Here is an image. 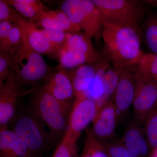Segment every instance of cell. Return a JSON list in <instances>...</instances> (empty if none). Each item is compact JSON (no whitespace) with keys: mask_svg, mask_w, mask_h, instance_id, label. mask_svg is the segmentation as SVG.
<instances>
[{"mask_svg":"<svg viewBox=\"0 0 157 157\" xmlns=\"http://www.w3.org/2000/svg\"><path fill=\"white\" fill-rule=\"evenodd\" d=\"M102 20L105 59L120 70L137 66L144 55L140 48V31Z\"/></svg>","mask_w":157,"mask_h":157,"instance_id":"1","label":"cell"},{"mask_svg":"<svg viewBox=\"0 0 157 157\" xmlns=\"http://www.w3.org/2000/svg\"><path fill=\"white\" fill-rule=\"evenodd\" d=\"M31 98V109L56 140L60 142L67 131L71 109L52 96L44 86H34Z\"/></svg>","mask_w":157,"mask_h":157,"instance_id":"2","label":"cell"},{"mask_svg":"<svg viewBox=\"0 0 157 157\" xmlns=\"http://www.w3.org/2000/svg\"><path fill=\"white\" fill-rule=\"evenodd\" d=\"M9 126L33 157H40L49 147L57 143L31 108L27 110L18 108Z\"/></svg>","mask_w":157,"mask_h":157,"instance_id":"3","label":"cell"},{"mask_svg":"<svg viewBox=\"0 0 157 157\" xmlns=\"http://www.w3.org/2000/svg\"><path fill=\"white\" fill-rule=\"evenodd\" d=\"M11 56L12 70L25 87L37 86L40 82L46 81L54 72L55 68L47 64L42 55L30 46L22 33L21 43Z\"/></svg>","mask_w":157,"mask_h":157,"instance_id":"4","label":"cell"},{"mask_svg":"<svg viewBox=\"0 0 157 157\" xmlns=\"http://www.w3.org/2000/svg\"><path fill=\"white\" fill-rule=\"evenodd\" d=\"M102 19L118 25L141 31L145 13V3L135 0H92Z\"/></svg>","mask_w":157,"mask_h":157,"instance_id":"5","label":"cell"},{"mask_svg":"<svg viewBox=\"0 0 157 157\" xmlns=\"http://www.w3.org/2000/svg\"><path fill=\"white\" fill-rule=\"evenodd\" d=\"M60 9L83 33L97 41L102 37L103 22L100 11L92 0H65Z\"/></svg>","mask_w":157,"mask_h":157,"instance_id":"6","label":"cell"},{"mask_svg":"<svg viewBox=\"0 0 157 157\" xmlns=\"http://www.w3.org/2000/svg\"><path fill=\"white\" fill-rule=\"evenodd\" d=\"M34 88L33 86L25 90V86L13 71L6 81L0 84V128L9 127L18 109L19 98L32 93Z\"/></svg>","mask_w":157,"mask_h":157,"instance_id":"7","label":"cell"},{"mask_svg":"<svg viewBox=\"0 0 157 157\" xmlns=\"http://www.w3.org/2000/svg\"><path fill=\"white\" fill-rule=\"evenodd\" d=\"M157 104V80L144 76L136 69L132 106L137 121L144 123L149 113Z\"/></svg>","mask_w":157,"mask_h":157,"instance_id":"8","label":"cell"},{"mask_svg":"<svg viewBox=\"0 0 157 157\" xmlns=\"http://www.w3.org/2000/svg\"><path fill=\"white\" fill-rule=\"evenodd\" d=\"M10 19L19 27L29 45L40 54L56 58L60 48L52 44L42 33L32 20L26 19L11 6Z\"/></svg>","mask_w":157,"mask_h":157,"instance_id":"9","label":"cell"},{"mask_svg":"<svg viewBox=\"0 0 157 157\" xmlns=\"http://www.w3.org/2000/svg\"><path fill=\"white\" fill-rule=\"evenodd\" d=\"M97 112L98 107L94 101L83 97L75 98L66 133L78 140L82 132L92 123Z\"/></svg>","mask_w":157,"mask_h":157,"instance_id":"10","label":"cell"},{"mask_svg":"<svg viewBox=\"0 0 157 157\" xmlns=\"http://www.w3.org/2000/svg\"><path fill=\"white\" fill-rule=\"evenodd\" d=\"M59 68V70L50 75L43 86L58 101L72 109L75 100L73 82L66 70Z\"/></svg>","mask_w":157,"mask_h":157,"instance_id":"11","label":"cell"},{"mask_svg":"<svg viewBox=\"0 0 157 157\" xmlns=\"http://www.w3.org/2000/svg\"><path fill=\"white\" fill-rule=\"evenodd\" d=\"M136 72V66H132L124 68L121 72L117 87L111 99L118 116L124 114L133 104Z\"/></svg>","mask_w":157,"mask_h":157,"instance_id":"12","label":"cell"},{"mask_svg":"<svg viewBox=\"0 0 157 157\" xmlns=\"http://www.w3.org/2000/svg\"><path fill=\"white\" fill-rule=\"evenodd\" d=\"M118 114L112 100L107 102L97 113L93 120V132L101 144L114 139Z\"/></svg>","mask_w":157,"mask_h":157,"instance_id":"13","label":"cell"},{"mask_svg":"<svg viewBox=\"0 0 157 157\" xmlns=\"http://www.w3.org/2000/svg\"><path fill=\"white\" fill-rule=\"evenodd\" d=\"M33 21L36 26H40L46 29L59 30L70 33L81 32L80 29L61 9L45 11Z\"/></svg>","mask_w":157,"mask_h":157,"instance_id":"14","label":"cell"},{"mask_svg":"<svg viewBox=\"0 0 157 157\" xmlns=\"http://www.w3.org/2000/svg\"><path fill=\"white\" fill-rule=\"evenodd\" d=\"M0 157H33L9 127L0 128Z\"/></svg>","mask_w":157,"mask_h":157,"instance_id":"15","label":"cell"},{"mask_svg":"<svg viewBox=\"0 0 157 157\" xmlns=\"http://www.w3.org/2000/svg\"><path fill=\"white\" fill-rule=\"evenodd\" d=\"M138 122H133L128 126L121 140L134 156L144 157L150 146Z\"/></svg>","mask_w":157,"mask_h":157,"instance_id":"16","label":"cell"},{"mask_svg":"<svg viewBox=\"0 0 157 157\" xmlns=\"http://www.w3.org/2000/svg\"><path fill=\"white\" fill-rule=\"evenodd\" d=\"M97 63L80 66L71 71H67L73 82L75 98L85 95L95 77Z\"/></svg>","mask_w":157,"mask_h":157,"instance_id":"17","label":"cell"},{"mask_svg":"<svg viewBox=\"0 0 157 157\" xmlns=\"http://www.w3.org/2000/svg\"><path fill=\"white\" fill-rule=\"evenodd\" d=\"M91 37L84 33H68L67 39L61 48L84 54L89 56L106 61L103 55L96 51L92 42Z\"/></svg>","mask_w":157,"mask_h":157,"instance_id":"18","label":"cell"},{"mask_svg":"<svg viewBox=\"0 0 157 157\" xmlns=\"http://www.w3.org/2000/svg\"><path fill=\"white\" fill-rule=\"evenodd\" d=\"M97 73L94 81L89 89L83 97L91 99L95 102L98 112L106 104L104 101V76L110 66L109 62L107 61L97 63Z\"/></svg>","mask_w":157,"mask_h":157,"instance_id":"19","label":"cell"},{"mask_svg":"<svg viewBox=\"0 0 157 157\" xmlns=\"http://www.w3.org/2000/svg\"><path fill=\"white\" fill-rule=\"evenodd\" d=\"M59 62V67L75 68L89 64H94L107 61L102 60L84 54L66 50L61 48L57 55Z\"/></svg>","mask_w":157,"mask_h":157,"instance_id":"20","label":"cell"},{"mask_svg":"<svg viewBox=\"0 0 157 157\" xmlns=\"http://www.w3.org/2000/svg\"><path fill=\"white\" fill-rule=\"evenodd\" d=\"M7 2L22 16L33 21L46 11L43 3L39 0H7Z\"/></svg>","mask_w":157,"mask_h":157,"instance_id":"21","label":"cell"},{"mask_svg":"<svg viewBox=\"0 0 157 157\" xmlns=\"http://www.w3.org/2000/svg\"><path fill=\"white\" fill-rule=\"evenodd\" d=\"M77 140L66 133L57 146L52 157H78Z\"/></svg>","mask_w":157,"mask_h":157,"instance_id":"22","label":"cell"},{"mask_svg":"<svg viewBox=\"0 0 157 157\" xmlns=\"http://www.w3.org/2000/svg\"><path fill=\"white\" fill-rule=\"evenodd\" d=\"M122 70L109 67L105 73L104 79V101L105 104L111 100L119 81Z\"/></svg>","mask_w":157,"mask_h":157,"instance_id":"23","label":"cell"},{"mask_svg":"<svg viewBox=\"0 0 157 157\" xmlns=\"http://www.w3.org/2000/svg\"><path fill=\"white\" fill-rule=\"evenodd\" d=\"M143 30L147 47L153 53L157 54V15L147 17L144 24Z\"/></svg>","mask_w":157,"mask_h":157,"instance_id":"24","label":"cell"},{"mask_svg":"<svg viewBox=\"0 0 157 157\" xmlns=\"http://www.w3.org/2000/svg\"><path fill=\"white\" fill-rule=\"evenodd\" d=\"M82 151L90 157H108L102 144L98 140L91 127L86 131V137Z\"/></svg>","mask_w":157,"mask_h":157,"instance_id":"25","label":"cell"},{"mask_svg":"<svg viewBox=\"0 0 157 157\" xmlns=\"http://www.w3.org/2000/svg\"><path fill=\"white\" fill-rule=\"evenodd\" d=\"M144 132L150 147H157V104L149 113L144 123Z\"/></svg>","mask_w":157,"mask_h":157,"instance_id":"26","label":"cell"},{"mask_svg":"<svg viewBox=\"0 0 157 157\" xmlns=\"http://www.w3.org/2000/svg\"><path fill=\"white\" fill-rule=\"evenodd\" d=\"M136 67L144 76L154 78L157 76V54H144Z\"/></svg>","mask_w":157,"mask_h":157,"instance_id":"27","label":"cell"},{"mask_svg":"<svg viewBox=\"0 0 157 157\" xmlns=\"http://www.w3.org/2000/svg\"><path fill=\"white\" fill-rule=\"evenodd\" d=\"M102 144L108 157H135L121 140L113 139Z\"/></svg>","mask_w":157,"mask_h":157,"instance_id":"28","label":"cell"},{"mask_svg":"<svg viewBox=\"0 0 157 157\" xmlns=\"http://www.w3.org/2000/svg\"><path fill=\"white\" fill-rule=\"evenodd\" d=\"M9 38L4 48L0 51L6 52L11 55L16 51L22 41V33L19 27L15 23L13 22Z\"/></svg>","mask_w":157,"mask_h":157,"instance_id":"29","label":"cell"},{"mask_svg":"<svg viewBox=\"0 0 157 157\" xmlns=\"http://www.w3.org/2000/svg\"><path fill=\"white\" fill-rule=\"evenodd\" d=\"M12 71L11 55L6 52L0 51V84L6 81Z\"/></svg>","mask_w":157,"mask_h":157,"instance_id":"30","label":"cell"},{"mask_svg":"<svg viewBox=\"0 0 157 157\" xmlns=\"http://www.w3.org/2000/svg\"><path fill=\"white\" fill-rule=\"evenodd\" d=\"M45 37L54 45L60 48L64 44L67 39L68 33L63 31L59 30H42Z\"/></svg>","mask_w":157,"mask_h":157,"instance_id":"31","label":"cell"},{"mask_svg":"<svg viewBox=\"0 0 157 157\" xmlns=\"http://www.w3.org/2000/svg\"><path fill=\"white\" fill-rule=\"evenodd\" d=\"M13 24L11 19L0 22V50H2L6 45Z\"/></svg>","mask_w":157,"mask_h":157,"instance_id":"32","label":"cell"},{"mask_svg":"<svg viewBox=\"0 0 157 157\" xmlns=\"http://www.w3.org/2000/svg\"><path fill=\"white\" fill-rule=\"evenodd\" d=\"M11 16V6L7 0H0V22L10 19Z\"/></svg>","mask_w":157,"mask_h":157,"instance_id":"33","label":"cell"},{"mask_svg":"<svg viewBox=\"0 0 157 157\" xmlns=\"http://www.w3.org/2000/svg\"><path fill=\"white\" fill-rule=\"evenodd\" d=\"M151 157H157V147L153 149Z\"/></svg>","mask_w":157,"mask_h":157,"instance_id":"34","label":"cell"},{"mask_svg":"<svg viewBox=\"0 0 157 157\" xmlns=\"http://www.w3.org/2000/svg\"><path fill=\"white\" fill-rule=\"evenodd\" d=\"M154 79H155V80H157V76H155V77H154Z\"/></svg>","mask_w":157,"mask_h":157,"instance_id":"35","label":"cell"}]
</instances>
